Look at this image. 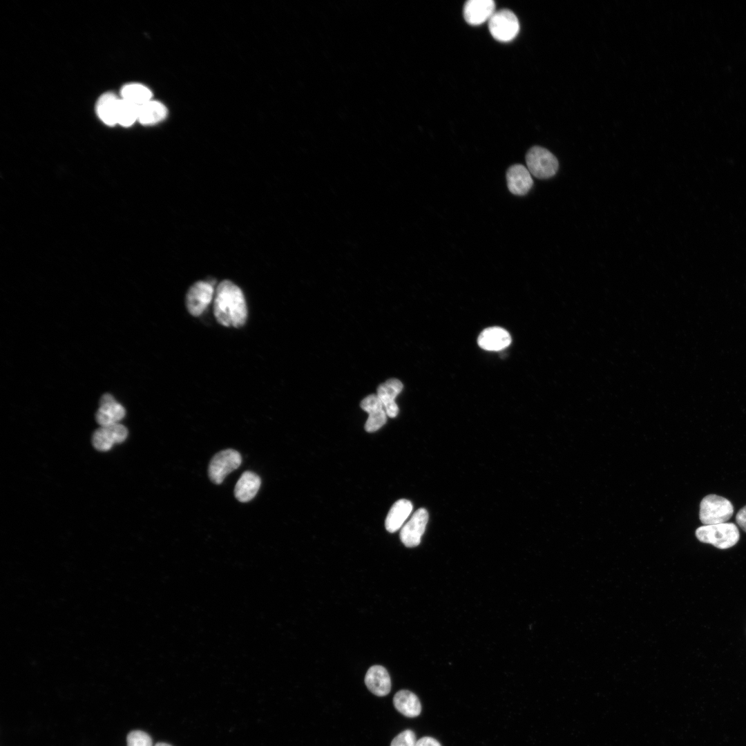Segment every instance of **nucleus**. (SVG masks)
I'll return each mask as SVG.
<instances>
[{"label": "nucleus", "instance_id": "f257e3e1", "mask_svg": "<svg viewBox=\"0 0 746 746\" xmlns=\"http://www.w3.org/2000/svg\"><path fill=\"white\" fill-rule=\"evenodd\" d=\"M213 314L217 321L225 327H240L247 319V303L242 290L230 280L217 287L213 298Z\"/></svg>", "mask_w": 746, "mask_h": 746}, {"label": "nucleus", "instance_id": "f03ea898", "mask_svg": "<svg viewBox=\"0 0 746 746\" xmlns=\"http://www.w3.org/2000/svg\"><path fill=\"white\" fill-rule=\"evenodd\" d=\"M696 537L703 543L712 544L720 549L734 546L739 540L740 533L733 523L704 525L696 530Z\"/></svg>", "mask_w": 746, "mask_h": 746}, {"label": "nucleus", "instance_id": "7ed1b4c3", "mask_svg": "<svg viewBox=\"0 0 746 746\" xmlns=\"http://www.w3.org/2000/svg\"><path fill=\"white\" fill-rule=\"evenodd\" d=\"M734 513L732 504L726 498L716 495H708L700 504L699 517L704 525L725 523Z\"/></svg>", "mask_w": 746, "mask_h": 746}, {"label": "nucleus", "instance_id": "20e7f679", "mask_svg": "<svg viewBox=\"0 0 746 746\" xmlns=\"http://www.w3.org/2000/svg\"><path fill=\"white\" fill-rule=\"evenodd\" d=\"M527 169L539 179L553 177L558 169L556 157L548 150L538 146L530 148L526 155Z\"/></svg>", "mask_w": 746, "mask_h": 746}, {"label": "nucleus", "instance_id": "39448f33", "mask_svg": "<svg viewBox=\"0 0 746 746\" xmlns=\"http://www.w3.org/2000/svg\"><path fill=\"white\" fill-rule=\"evenodd\" d=\"M488 29L497 41L507 42L518 34L519 23L517 16L508 9L495 11L488 20Z\"/></svg>", "mask_w": 746, "mask_h": 746}, {"label": "nucleus", "instance_id": "423d86ee", "mask_svg": "<svg viewBox=\"0 0 746 746\" xmlns=\"http://www.w3.org/2000/svg\"><path fill=\"white\" fill-rule=\"evenodd\" d=\"M241 463L242 457L238 451L233 449L220 451L213 457L209 463V477L215 484H220L229 473L240 466Z\"/></svg>", "mask_w": 746, "mask_h": 746}, {"label": "nucleus", "instance_id": "0eeeda50", "mask_svg": "<svg viewBox=\"0 0 746 746\" xmlns=\"http://www.w3.org/2000/svg\"><path fill=\"white\" fill-rule=\"evenodd\" d=\"M215 289L210 281H198L188 290L186 306L193 316L201 315L214 298Z\"/></svg>", "mask_w": 746, "mask_h": 746}, {"label": "nucleus", "instance_id": "6e6552de", "mask_svg": "<svg viewBox=\"0 0 746 746\" xmlns=\"http://www.w3.org/2000/svg\"><path fill=\"white\" fill-rule=\"evenodd\" d=\"M428 521V511L419 508L403 526L400 532V539L406 547H414L420 544Z\"/></svg>", "mask_w": 746, "mask_h": 746}, {"label": "nucleus", "instance_id": "1a4fd4ad", "mask_svg": "<svg viewBox=\"0 0 746 746\" xmlns=\"http://www.w3.org/2000/svg\"><path fill=\"white\" fill-rule=\"evenodd\" d=\"M361 407L369 414L365 424L367 432H375L386 423L388 415L381 401L376 394H370L364 398L361 402Z\"/></svg>", "mask_w": 746, "mask_h": 746}, {"label": "nucleus", "instance_id": "9d476101", "mask_svg": "<svg viewBox=\"0 0 746 746\" xmlns=\"http://www.w3.org/2000/svg\"><path fill=\"white\" fill-rule=\"evenodd\" d=\"M495 9L492 0H468L463 6V17L467 23L477 26L488 21Z\"/></svg>", "mask_w": 746, "mask_h": 746}, {"label": "nucleus", "instance_id": "9b49d317", "mask_svg": "<svg viewBox=\"0 0 746 746\" xmlns=\"http://www.w3.org/2000/svg\"><path fill=\"white\" fill-rule=\"evenodd\" d=\"M124 407L110 394H104L99 401L96 420L102 427L117 423L125 416Z\"/></svg>", "mask_w": 746, "mask_h": 746}, {"label": "nucleus", "instance_id": "f8f14e48", "mask_svg": "<svg viewBox=\"0 0 746 746\" xmlns=\"http://www.w3.org/2000/svg\"><path fill=\"white\" fill-rule=\"evenodd\" d=\"M506 181L508 190L517 195L526 194L533 184L530 173L522 164H514L508 168Z\"/></svg>", "mask_w": 746, "mask_h": 746}, {"label": "nucleus", "instance_id": "ddd939ff", "mask_svg": "<svg viewBox=\"0 0 746 746\" xmlns=\"http://www.w3.org/2000/svg\"><path fill=\"white\" fill-rule=\"evenodd\" d=\"M477 343L484 350L499 351L510 344L511 337L506 329L499 327H491L481 332L477 338Z\"/></svg>", "mask_w": 746, "mask_h": 746}, {"label": "nucleus", "instance_id": "4468645a", "mask_svg": "<svg viewBox=\"0 0 746 746\" xmlns=\"http://www.w3.org/2000/svg\"><path fill=\"white\" fill-rule=\"evenodd\" d=\"M403 389L402 383L396 379H390L381 384L377 388L376 395L381 401L387 415L394 418L399 413V408L395 398Z\"/></svg>", "mask_w": 746, "mask_h": 746}, {"label": "nucleus", "instance_id": "2eb2a0df", "mask_svg": "<svg viewBox=\"0 0 746 746\" xmlns=\"http://www.w3.org/2000/svg\"><path fill=\"white\" fill-rule=\"evenodd\" d=\"M365 683L367 689L377 696H385L391 689V680L385 667L374 665L367 671Z\"/></svg>", "mask_w": 746, "mask_h": 746}, {"label": "nucleus", "instance_id": "dca6fc26", "mask_svg": "<svg viewBox=\"0 0 746 746\" xmlns=\"http://www.w3.org/2000/svg\"><path fill=\"white\" fill-rule=\"evenodd\" d=\"M260 484V478L256 473L245 471L236 482L234 495L239 501L248 502L256 495Z\"/></svg>", "mask_w": 746, "mask_h": 746}, {"label": "nucleus", "instance_id": "f3484780", "mask_svg": "<svg viewBox=\"0 0 746 746\" xmlns=\"http://www.w3.org/2000/svg\"><path fill=\"white\" fill-rule=\"evenodd\" d=\"M412 510V503L407 499H401L391 507L385 522L386 530L390 533L398 530L407 519Z\"/></svg>", "mask_w": 746, "mask_h": 746}, {"label": "nucleus", "instance_id": "a211bd4d", "mask_svg": "<svg viewBox=\"0 0 746 746\" xmlns=\"http://www.w3.org/2000/svg\"><path fill=\"white\" fill-rule=\"evenodd\" d=\"M393 704L396 709L408 718L418 716L421 711L419 699L409 690H400L393 698Z\"/></svg>", "mask_w": 746, "mask_h": 746}, {"label": "nucleus", "instance_id": "6ab92c4d", "mask_svg": "<svg viewBox=\"0 0 746 746\" xmlns=\"http://www.w3.org/2000/svg\"><path fill=\"white\" fill-rule=\"evenodd\" d=\"M120 98L114 93H106L100 96L96 104V112L106 125L117 124V114Z\"/></svg>", "mask_w": 746, "mask_h": 746}, {"label": "nucleus", "instance_id": "aec40b11", "mask_svg": "<svg viewBox=\"0 0 746 746\" xmlns=\"http://www.w3.org/2000/svg\"><path fill=\"white\" fill-rule=\"evenodd\" d=\"M166 114V108L162 103L150 100L139 106L138 121L144 125H151L163 120Z\"/></svg>", "mask_w": 746, "mask_h": 746}, {"label": "nucleus", "instance_id": "412c9836", "mask_svg": "<svg viewBox=\"0 0 746 746\" xmlns=\"http://www.w3.org/2000/svg\"><path fill=\"white\" fill-rule=\"evenodd\" d=\"M152 93L145 86L140 84H128L121 90V98L138 106L151 100Z\"/></svg>", "mask_w": 746, "mask_h": 746}, {"label": "nucleus", "instance_id": "4be33fe9", "mask_svg": "<svg viewBox=\"0 0 746 746\" xmlns=\"http://www.w3.org/2000/svg\"><path fill=\"white\" fill-rule=\"evenodd\" d=\"M138 106L120 98L117 114V124L125 127L131 126L138 120Z\"/></svg>", "mask_w": 746, "mask_h": 746}, {"label": "nucleus", "instance_id": "5701e85b", "mask_svg": "<svg viewBox=\"0 0 746 746\" xmlns=\"http://www.w3.org/2000/svg\"><path fill=\"white\" fill-rule=\"evenodd\" d=\"M92 442L94 447L100 451L108 450L114 443L103 427L94 432Z\"/></svg>", "mask_w": 746, "mask_h": 746}, {"label": "nucleus", "instance_id": "b1692460", "mask_svg": "<svg viewBox=\"0 0 746 746\" xmlns=\"http://www.w3.org/2000/svg\"><path fill=\"white\" fill-rule=\"evenodd\" d=\"M127 746H152V740L146 732L140 730L131 731L126 738Z\"/></svg>", "mask_w": 746, "mask_h": 746}, {"label": "nucleus", "instance_id": "393cba45", "mask_svg": "<svg viewBox=\"0 0 746 746\" xmlns=\"http://www.w3.org/2000/svg\"><path fill=\"white\" fill-rule=\"evenodd\" d=\"M103 428H104L107 434L114 443H122L126 439L128 434V431L124 425L118 423H115Z\"/></svg>", "mask_w": 746, "mask_h": 746}, {"label": "nucleus", "instance_id": "a878e982", "mask_svg": "<svg viewBox=\"0 0 746 746\" xmlns=\"http://www.w3.org/2000/svg\"><path fill=\"white\" fill-rule=\"evenodd\" d=\"M417 741L414 732L406 729L394 738L390 746H416Z\"/></svg>", "mask_w": 746, "mask_h": 746}, {"label": "nucleus", "instance_id": "bb28decb", "mask_svg": "<svg viewBox=\"0 0 746 746\" xmlns=\"http://www.w3.org/2000/svg\"><path fill=\"white\" fill-rule=\"evenodd\" d=\"M416 746H441L440 743L430 736H424L417 741Z\"/></svg>", "mask_w": 746, "mask_h": 746}, {"label": "nucleus", "instance_id": "cd10ccee", "mask_svg": "<svg viewBox=\"0 0 746 746\" xmlns=\"http://www.w3.org/2000/svg\"><path fill=\"white\" fill-rule=\"evenodd\" d=\"M738 525L746 532V506L740 508L736 516Z\"/></svg>", "mask_w": 746, "mask_h": 746}, {"label": "nucleus", "instance_id": "c85d7f7f", "mask_svg": "<svg viewBox=\"0 0 746 746\" xmlns=\"http://www.w3.org/2000/svg\"><path fill=\"white\" fill-rule=\"evenodd\" d=\"M155 746H171V745H169L167 743H158Z\"/></svg>", "mask_w": 746, "mask_h": 746}]
</instances>
